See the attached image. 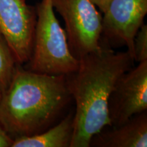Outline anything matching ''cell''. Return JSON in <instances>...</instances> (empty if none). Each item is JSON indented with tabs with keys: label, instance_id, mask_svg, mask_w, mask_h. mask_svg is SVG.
<instances>
[{
	"label": "cell",
	"instance_id": "3",
	"mask_svg": "<svg viewBox=\"0 0 147 147\" xmlns=\"http://www.w3.org/2000/svg\"><path fill=\"white\" fill-rule=\"evenodd\" d=\"M36 10L32 53L27 69L50 75H67L75 71L79 61L71 53L65 31L56 17L52 0H42Z\"/></svg>",
	"mask_w": 147,
	"mask_h": 147
},
{
	"label": "cell",
	"instance_id": "1",
	"mask_svg": "<svg viewBox=\"0 0 147 147\" xmlns=\"http://www.w3.org/2000/svg\"><path fill=\"white\" fill-rule=\"evenodd\" d=\"M101 45L98 51L79 59L76 70L65 75L67 89L76 104L70 147H89L93 136L111 127L108 99L118 79L134 61L127 51L115 52L102 40Z\"/></svg>",
	"mask_w": 147,
	"mask_h": 147
},
{
	"label": "cell",
	"instance_id": "7",
	"mask_svg": "<svg viewBox=\"0 0 147 147\" xmlns=\"http://www.w3.org/2000/svg\"><path fill=\"white\" fill-rule=\"evenodd\" d=\"M36 22V8L26 0H0V32L18 64L31 57Z\"/></svg>",
	"mask_w": 147,
	"mask_h": 147
},
{
	"label": "cell",
	"instance_id": "5",
	"mask_svg": "<svg viewBox=\"0 0 147 147\" xmlns=\"http://www.w3.org/2000/svg\"><path fill=\"white\" fill-rule=\"evenodd\" d=\"M103 14L101 40L111 48L125 46L134 60V38L144 25L147 0H111Z\"/></svg>",
	"mask_w": 147,
	"mask_h": 147
},
{
	"label": "cell",
	"instance_id": "14",
	"mask_svg": "<svg viewBox=\"0 0 147 147\" xmlns=\"http://www.w3.org/2000/svg\"><path fill=\"white\" fill-rule=\"evenodd\" d=\"M1 96H2V92L0 91V102H1Z\"/></svg>",
	"mask_w": 147,
	"mask_h": 147
},
{
	"label": "cell",
	"instance_id": "6",
	"mask_svg": "<svg viewBox=\"0 0 147 147\" xmlns=\"http://www.w3.org/2000/svg\"><path fill=\"white\" fill-rule=\"evenodd\" d=\"M111 126H118L147 110V60L121 76L108 102Z\"/></svg>",
	"mask_w": 147,
	"mask_h": 147
},
{
	"label": "cell",
	"instance_id": "2",
	"mask_svg": "<svg viewBox=\"0 0 147 147\" xmlns=\"http://www.w3.org/2000/svg\"><path fill=\"white\" fill-rule=\"evenodd\" d=\"M71 99L65 75L34 72L18 64L2 92L0 124L13 140L38 134L54 125Z\"/></svg>",
	"mask_w": 147,
	"mask_h": 147
},
{
	"label": "cell",
	"instance_id": "10",
	"mask_svg": "<svg viewBox=\"0 0 147 147\" xmlns=\"http://www.w3.org/2000/svg\"><path fill=\"white\" fill-rule=\"evenodd\" d=\"M12 49L0 32V91H4L12 81L18 65Z\"/></svg>",
	"mask_w": 147,
	"mask_h": 147
},
{
	"label": "cell",
	"instance_id": "4",
	"mask_svg": "<svg viewBox=\"0 0 147 147\" xmlns=\"http://www.w3.org/2000/svg\"><path fill=\"white\" fill-rule=\"evenodd\" d=\"M63 18L69 49L75 58L101 49L102 15L91 0H52Z\"/></svg>",
	"mask_w": 147,
	"mask_h": 147
},
{
	"label": "cell",
	"instance_id": "12",
	"mask_svg": "<svg viewBox=\"0 0 147 147\" xmlns=\"http://www.w3.org/2000/svg\"><path fill=\"white\" fill-rule=\"evenodd\" d=\"M13 140L3 129L0 124V147H12Z\"/></svg>",
	"mask_w": 147,
	"mask_h": 147
},
{
	"label": "cell",
	"instance_id": "8",
	"mask_svg": "<svg viewBox=\"0 0 147 147\" xmlns=\"http://www.w3.org/2000/svg\"><path fill=\"white\" fill-rule=\"evenodd\" d=\"M89 146L146 147V111L133 116L120 125L103 129L92 137Z\"/></svg>",
	"mask_w": 147,
	"mask_h": 147
},
{
	"label": "cell",
	"instance_id": "13",
	"mask_svg": "<svg viewBox=\"0 0 147 147\" xmlns=\"http://www.w3.org/2000/svg\"><path fill=\"white\" fill-rule=\"evenodd\" d=\"M111 0H91V1L99 8L102 13H104Z\"/></svg>",
	"mask_w": 147,
	"mask_h": 147
},
{
	"label": "cell",
	"instance_id": "9",
	"mask_svg": "<svg viewBox=\"0 0 147 147\" xmlns=\"http://www.w3.org/2000/svg\"><path fill=\"white\" fill-rule=\"evenodd\" d=\"M74 131V113L45 131L14 139L12 147H70Z\"/></svg>",
	"mask_w": 147,
	"mask_h": 147
},
{
	"label": "cell",
	"instance_id": "11",
	"mask_svg": "<svg viewBox=\"0 0 147 147\" xmlns=\"http://www.w3.org/2000/svg\"><path fill=\"white\" fill-rule=\"evenodd\" d=\"M134 61L140 63L147 60V25L140 28L134 38Z\"/></svg>",
	"mask_w": 147,
	"mask_h": 147
}]
</instances>
